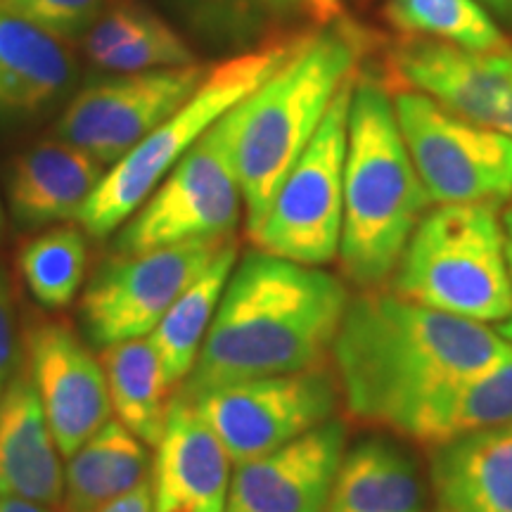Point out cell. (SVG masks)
I'll return each mask as SVG.
<instances>
[{"label":"cell","mask_w":512,"mask_h":512,"mask_svg":"<svg viewBox=\"0 0 512 512\" xmlns=\"http://www.w3.org/2000/svg\"><path fill=\"white\" fill-rule=\"evenodd\" d=\"M503 233H505V256H508V268H510V280H512V204L503 209ZM498 335L503 339H508L512 344V313L503 323L496 325Z\"/></svg>","instance_id":"e575fe53"},{"label":"cell","mask_w":512,"mask_h":512,"mask_svg":"<svg viewBox=\"0 0 512 512\" xmlns=\"http://www.w3.org/2000/svg\"><path fill=\"white\" fill-rule=\"evenodd\" d=\"M230 465L219 437L176 394L152 460V512H226Z\"/></svg>","instance_id":"2e32d148"},{"label":"cell","mask_w":512,"mask_h":512,"mask_svg":"<svg viewBox=\"0 0 512 512\" xmlns=\"http://www.w3.org/2000/svg\"><path fill=\"white\" fill-rule=\"evenodd\" d=\"M503 202L437 204L403 249L389 290L415 304L477 323L512 313Z\"/></svg>","instance_id":"5b68a950"},{"label":"cell","mask_w":512,"mask_h":512,"mask_svg":"<svg viewBox=\"0 0 512 512\" xmlns=\"http://www.w3.org/2000/svg\"><path fill=\"white\" fill-rule=\"evenodd\" d=\"M349 304L337 275L252 249L235 264L178 396L323 363Z\"/></svg>","instance_id":"7a4b0ae2"},{"label":"cell","mask_w":512,"mask_h":512,"mask_svg":"<svg viewBox=\"0 0 512 512\" xmlns=\"http://www.w3.org/2000/svg\"><path fill=\"white\" fill-rule=\"evenodd\" d=\"M387 17L413 38L451 43L467 50L510 46L501 27L477 0H389Z\"/></svg>","instance_id":"4316f807"},{"label":"cell","mask_w":512,"mask_h":512,"mask_svg":"<svg viewBox=\"0 0 512 512\" xmlns=\"http://www.w3.org/2000/svg\"><path fill=\"white\" fill-rule=\"evenodd\" d=\"M403 143L432 204L505 202L512 195V136L472 124L415 91L394 93Z\"/></svg>","instance_id":"9c48e42d"},{"label":"cell","mask_w":512,"mask_h":512,"mask_svg":"<svg viewBox=\"0 0 512 512\" xmlns=\"http://www.w3.org/2000/svg\"><path fill=\"white\" fill-rule=\"evenodd\" d=\"M430 479L441 512H512V425L437 444Z\"/></svg>","instance_id":"d6986e66"},{"label":"cell","mask_w":512,"mask_h":512,"mask_svg":"<svg viewBox=\"0 0 512 512\" xmlns=\"http://www.w3.org/2000/svg\"><path fill=\"white\" fill-rule=\"evenodd\" d=\"M358 74L342 83L292 169L275 190L264 219L247 233L254 249L304 266L337 259L344 214V159L349 107Z\"/></svg>","instance_id":"52a82bcc"},{"label":"cell","mask_w":512,"mask_h":512,"mask_svg":"<svg viewBox=\"0 0 512 512\" xmlns=\"http://www.w3.org/2000/svg\"><path fill=\"white\" fill-rule=\"evenodd\" d=\"M347 446L330 418L271 453L235 467L226 512H325Z\"/></svg>","instance_id":"9a60e30c"},{"label":"cell","mask_w":512,"mask_h":512,"mask_svg":"<svg viewBox=\"0 0 512 512\" xmlns=\"http://www.w3.org/2000/svg\"><path fill=\"white\" fill-rule=\"evenodd\" d=\"M76 62L60 38L0 10V117H24L69 91Z\"/></svg>","instance_id":"ffe728a7"},{"label":"cell","mask_w":512,"mask_h":512,"mask_svg":"<svg viewBox=\"0 0 512 512\" xmlns=\"http://www.w3.org/2000/svg\"><path fill=\"white\" fill-rule=\"evenodd\" d=\"M93 512H152V486L150 482L140 484L138 489L114 498V501Z\"/></svg>","instance_id":"d6a6232c"},{"label":"cell","mask_w":512,"mask_h":512,"mask_svg":"<svg viewBox=\"0 0 512 512\" xmlns=\"http://www.w3.org/2000/svg\"><path fill=\"white\" fill-rule=\"evenodd\" d=\"M302 8L318 24H335L342 17V0H302Z\"/></svg>","instance_id":"836d02e7"},{"label":"cell","mask_w":512,"mask_h":512,"mask_svg":"<svg viewBox=\"0 0 512 512\" xmlns=\"http://www.w3.org/2000/svg\"><path fill=\"white\" fill-rule=\"evenodd\" d=\"M185 401L240 465L335 418L339 384L320 363L297 373L219 384Z\"/></svg>","instance_id":"8fae6325"},{"label":"cell","mask_w":512,"mask_h":512,"mask_svg":"<svg viewBox=\"0 0 512 512\" xmlns=\"http://www.w3.org/2000/svg\"><path fill=\"white\" fill-rule=\"evenodd\" d=\"M152 458L124 422L107 420L64 467L62 512H93L150 482Z\"/></svg>","instance_id":"44dd1931"},{"label":"cell","mask_w":512,"mask_h":512,"mask_svg":"<svg viewBox=\"0 0 512 512\" xmlns=\"http://www.w3.org/2000/svg\"><path fill=\"white\" fill-rule=\"evenodd\" d=\"M88 268L86 230L55 226L19 247L17 271L38 306L62 311L79 297Z\"/></svg>","instance_id":"484cf974"},{"label":"cell","mask_w":512,"mask_h":512,"mask_svg":"<svg viewBox=\"0 0 512 512\" xmlns=\"http://www.w3.org/2000/svg\"><path fill=\"white\" fill-rule=\"evenodd\" d=\"M432 200L403 143L394 100L373 79H356L344 159L339 264L351 283H389Z\"/></svg>","instance_id":"3957f363"},{"label":"cell","mask_w":512,"mask_h":512,"mask_svg":"<svg viewBox=\"0 0 512 512\" xmlns=\"http://www.w3.org/2000/svg\"><path fill=\"white\" fill-rule=\"evenodd\" d=\"M112 411L143 444L155 448L169 418L174 389L164 380L162 363L150 337L126 339L100 349Z\"/></svg>","instance_id":"d4e9b609"},{"label":"cell","mask_w":512,"mask_h":512,"mask_svg":"<svg viewBox=\"0 0 512 512\" xmlns=\"http://www.w3.org/2000/svg\"><path fill=\"white\" fill-rule=\"evenodd\" d=\"M508 349L486 323L373 287L349 297L330 351L347 411L406 434L415 415Z\"/></svg>","instance_id":"6da1fadb"},{"label":"cell","mask_w":512,"mask_h":512,"mask_svg":"<svg viewBox=\"0 0 512 512\" xmlns=\"http://www.w3.org/2000/svg\"><path fill=\"white\" fill-rule=\"evenodd\" d=\"M207 72L192 62L91 83L62 112L57 138L102 166L117 164L197 91Z\"/></svg>","instance_id":"7c38bea8"},{"label":"cell","mask_w":512,"mask_h":512,"mask_svg":"<svg viewBox=\"0 0 512 512\" xmlns=\"http://www.w3.org/2000/svg\"><path fill=\"white\" fill-rule=\"evenodd\" d=\"M235 264H238V242L233 238L207 266V271L185 287L181 297L159 320L157 328L147 335L162 363L166 384L176 392L195 368Z\"/></svg>","instance_id":"603a6c76"},{"label":"cell","mask_w":512,"mask_h":512,"mask_svg":"<svg viewBox=\"0 0 512 512\" xmlns=\"http://www.w3.org/2000/svg\"><path fill=\"white\" fill-rule=\"evenodd\" d=\"M192 62H195V55L185 46L183 38L169 24L155 17L133 41L112 50L98 64L102 69H110L117 74H136L147 72V69L183 67V64Z\"/></svg>","instance_id":"f1b7e54d"},{"label":"cell","mask_w":512,"mask_h":512,"mask_svg":"<svg viewBox=\"0 0 512 512\" xmlns=\"http://www.w3.org/2000/svg\"><path fill=\"white\" fill-rule=\"evenodd\" d=\"M0 496L57 508L64 496L62 453L24 358L0 394Z\"/></svg>","instance_id":"e0dca14e"},{"label":"cell","mask_w":512,"mask_h":512,"mask_svg":"<svg viewBox=\"0 0 512 512\" xmlns=\"http://www.w3.org/2000/svg\"><path fill=\"white\" fill-rule=\"evenodd\" d=\"M0 512H55V510L48 508V505L24 501V498L0 496Z\"/></svg>","instance_id":"8d00e7d4"},{"label":"cell","mask_w":512,"mask_h":512,"mask_svg":"<svg viewBox=\"0 0 512 512\" xmlns=\"http://www.w3.org/2000/svg\"><path fill=\"white\" fill-rule=\"evenodd\" d=\"M5 235V211H3V204H0V240H3Z\"/></svg>","instance_id":"74e56055"},{"label":"cell","mask_w":512,"mask_h":512,"mask_svg":"<svg viewBox=\"0 0 512 512\" xmlns=\"http://www.w3.org/2000/svg\"><path fill=\"white\" fill-rule=\"evenodd\" d=\"M302 38H268L247 53L209 67L197 91L128 155L112 164L110 171H105L98 188L76 216L86 235L107 238L117 233L181 162L185 152L216 121L252 95L294 53Z\"/></svg>","instance_id":"8992f818"},{"label":"cell","mask_w":512,"mask_h":512,"mask_svg":"<svg viewBox=\"0 0 512 512\" xmlns=\"http://www.w3.org/2000/svg\"><path fill=\"white\" fill-rule=\"evenodd\" d=\"M19 363H22V342H19L15 287L8 268L0 261V394L17 373Z\"/></svg>","instance_id":"1f68e13d"},{"label":"cell","mask_w":512,"mask_h":512,"mask_svg":"<svg viewBox=\"0 0 512 512\" xmlns=\"http://www.w3.org/2000/svg\"><path fill=\"white\" fill-rule=\"evenodd\" d=\"M22 358L62 458H69L110 420L112 401L100 358L60 318L29 320Z\"/></svg>","instance_id":"4fadbf2b"},{"label":"cell","mask_w":512,"mask_h":512,"mask_svg":"<svg viewBox=\"0 0 512 512\" xmlns=\"http://www.w3.org/2000/svg\"><path fill=\"white\" fill-rule=\"evenodd\" d=\"M114 0H0V10L43 29L55 38H72L91 29Z\"/></svg>","instance_id":"f546056e"},{"label":"cell","mask_w":512,"mask_h":512,"mask_svg":"<svg viewBox=\"0 0 512 512\" xmlns=\"http://www.w3.org/2000/svg\"><path fill=\"white\" fill-rule=\"evenodd\" d=\"M425 491L415 463L387 439H366L344 453L325 512H422Z\"/></svg>","instance_id":"7402d4cb"},{"label":"cell","mask_w":512,"mask_h":512,"mask_svg":"<svg viewBox=\"0 0 512 512\" xmlns=\"http://www.w3.org/2000/svg\"><path fill=\"white\" fill-rule=\"evenodd\" d=\"M439 512H441V510H439Z\"/></svg>","instance_id":"ab89813d"},{"label":"cell","mask_w":512,"mask_h":512,"mask_svg":"<svg viewBox=\"0 0 512 512\" xmlns=\"http://www.w3.org/2000/svg\"><path fill=\"white\" fill-rule=\"evenodd\" d=\"M152 19H155V15L147 12L145 8H140L136 3H112L110 8L95 19L93 27L86 31L83 50H86V55L98 64L102 57L110 55L112 50L133 41Z\"/></svg>","instance_id":"4dcf8cb0"},{"label":"cell","mask_w":512,"mask_h":512,"mask_svg":"<svg viewBox=\"0 0 512 512\" xmlns=\"http://www.w3.org/2000/svg\"><path fill=\"white\" fill-rule=\"evenodd\" d=\"M105 176L98 159L64 143L43 140L10 166L8 202L19 226L43 228L76 219Z\"/></svg>","instance_id":"ac0fdd59"},{"label":"cell","mask_w":512,"mask_h":512,"mask_svg":"<svg viewBox=\"0 0 512 512\" xmlns=\"http://www.w3.org/2000/svg\"><path fill=\"white\" fill-rule=\"evenodd\" d=\"M505 425H512V344L496 363L467 377L415 415L406 437L437 446Z\"/></svg>","instance_id":"cb8c5ba5"},{"label":"cell","mask_w":512,"mask_h":512,"mask_svg":"<svg viewBox=\"0 0 512 512\" xmlns=\"http://www.w3.org/2000/svg\"><path fill=\"white\" fill-rule=\"evenodd\" d=\"M401 91L427 95L472 124L512 136V46L467 50L413 38L392 55Z\"/></svg>","instance_id":"5bb4252c"},{"label":"cell","mask_w":512,"mask_h":512,"mask_svg":"<svg viewBox=\"0 0 512 512\" xmlns=\"http://www.w3.org/2000/svg\"><path fill=\"white\" fill-rule=\"evenodd\" d=\"M233 110L185 152L136 214L119 228L114 254L233 235L242 214Z\"/></svg>","instance_id":"ba28073f"},{"label":"cell","mask_w":512,"mask_h":512,"mask_svg":"<svg viewBox=\"0 0 512 512\" xmlns=\"http://www.w3.org/2000/svg\"><path fill=\"white\" fill-rule=\"evenodd\" d=\"M230 240L233 235L114 254L93 273L81 294L83 335L95 349L147 337Z\"/></svg>","instance_id":"30bf717a"},{"label":"cell","mask_w":512,"mask_h":512,"mask_svg":"<svg viewBox=\"0 0 512 512\" xmlns=\"http://www.w3.org/2000/svg\"><path fill=\"white\" fill-rule=\"evenodd\" d=\"M482 8L496 19L498 24L512 29V0H477Z\"/></svg>","instance_id":"d590c367"},{"label":"cell","mask_w":512,"mask_h":512,"mask_svg":"<svg viewBox=\"0 0 512 512\" xmlns=\"http://www.w3.org/2000/svg\"><path fill=\"white\" fill-rule=\"evenodd\" d=\"M302 0H192V22L223 41H249L271 22L287 19Z\"/></svg>","instance_id":"83f0119b"},{"label":"cell","mask_w":512,"mask_h":512,"mask_svg":"<svg viewBox=\"0 0 512 512\" xmlns=\"http://www.w3.org/2000/svg\"><path fill=\"white\" fill-rule=\"evenodd\" d=\"M363 36L335 22L304 36L294 53L235 107V169L247 233L264 219L275 190L316 136L342 83L356 74Z\"/></svg>","instance_id":"277c9868"},{"label":"cell","mask_w":512,"mask_h":512,"mask_svg":"<svg viewBox=\"0 0 512 512\" xmlns=\"http://www.w3.org/2000/svg\"><path fill=\"white\" fill-rule=\"evenodd\" d=\"M176 3H181V5H183V8H185V10H188V8H190V3H192V0H176Z\"/></svg>","instance_id":"f35d334b"}]
</instances>
